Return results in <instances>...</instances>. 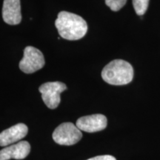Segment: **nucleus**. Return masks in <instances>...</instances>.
Returning a JSON list of instances; mask_svg holds the SVG:
<instances>
[{
  "instance_id": "nucleus-11",
  "label": "nucleus",
  "mask_w": 160,
  "mask_h": 160,
  "mask_svg": "<svg viewBox=\"0 0 160 160\" xmlns=\"http://www.w3.org/2000/svg\"><path fill=\"white\" fill-rule=\"evenodd\" d=\"M105 4L113 11H119L126 4L127 0H105Z\"/></svg>"
},
{
  "instance_id": "nucleus-8",
  "label": "nucleus",
  "mask_w": 160,
  "mask_h": 160,
  "mask_svg": "<svg viewBox=\"0 0 160 160\" xmlns=\"http://www.w3.org/2000/svg\"><path fill=\"white\" fill-rule=\"evenodd\" d=\"M2 18L5 23L11 25H16L21 22L20 0H4Z\"/></svg>"
},
{
  "instance_id": "nucleus-1",
  "label": "nucleus",
  "mask_w": 160,
  "mask_h": 160,
  "mask_svg": "<svg viewBox=\"0 0 160 160\" xmlns=\"http://www.w3.org/2000/svg\"><path fill=\"white\" fill-rule=\"evenodd\" d=\"M55 25L60 37L71 41L81 39L88 31L87 22L82 17L67 11L59 12Z\"/></svg>"
},
{
  "instance_id": "nucleus-4",
  "label": "nucleus",
  "mask_w": 160,
  "mask_h": 160,
  "mask_svg": "<svg viewBox=\"0 0 160 160\" xmlns=\"http://www.w3.org/2000/svg\"><path fill=\"white\" fill-rule=\"evenodd\" d=\"M45 64L43 53L34 47L28 46L24 50L23 58L19 62V68L25 73H33L42 68Z\"/></svg>"
},
{
  "instance_id": "nucleus-7",
  "label": "nucleus",
  "mask_w": 160,
  "mask_h": 160,
  "mask_svg": "<svg viewBox=\"0 0 160 160\" xmlns=\"http://www.w3.org/2000/svg\"><path fill=\"white\" fill-rule=\"evenodd\" d=\"M28 126L19 123L0 133V146H8L19 141L28 134Z\"/></svg>"
},
{
  "instance_id": "nucleus-3",
  "label": "nucleus",
  "mask_w": 160,
  "mask_h": 160,
  "mask_svg": "<svg viewBox=\"0 0 160 160\" xmlns=\"http://www.w3.org/2000/svg\"><path fill=\"white\" fill-rule=\"evenodd\" d=\"M53 139L61 145H73L77 144L82 137L80 130L71 122H64L54 130Z\"/></svg>"
},
{
  "instance_id": "nucleus-2",
  "label": "nucleus",
  "mask_w": 160,
  "mask_h": 160,
  "mask_svg": "<svg viewBox=\"0 0 160 160\" xmlns=\"http://www.w3.org/2000/svg\"><path fill=\"white\" fill-rule=\"evenodd\" d=\"M102 77L110 85H127L133 80V68L131 64L125 60L115 59L104 68Z\"/></svg>"
},
{
  "instance_id": "nucleus-10",
  "label": "nucleus",
  "mask_w": 160,
  "mask_h": 160,
  "mask_svg": "<svg viewBox=\"0 0 160 160\" xmlns=\"http://www.w3.org/2000/svg\"><path fill=\"white\" fill-rule=\"evenodd\" d=\"M149 0H133V5L136 13L139 16H142L147 11Z\"/></svg>"
},
{
  "instance_id": "nucleus-12",
  "label": "nucleus",
  "mask_w": 160,
  "mask_h": 160,
  "mask_svg": "<svg viewBox=\"0 0 160 160\" xmlns=\"http://www.w3.org/2000/svg\"><path fill=\"white\" fill-rule=\"evenodd\" d=\"M87 160H117L116 158L111 155H102V156H97V157L91 158Z\"/></svg>"
},
{
  "instance_id": "nucleus-9",
  "label": "nucleus",
  "mask_w": 160,
  "mask_h": 160,
  "mask_svg": "<svg viewBox=\"0 0 160 160\" xmlns=\"http://www.w3.org/2000/svg\"><path fill=\"white\" fill-rule=\"evenodd\" d=\"M30 151L31 145L27 141L19 142L15 145L2 149L0 151V160L23 159L28 156Z\"/></svg>"
},
{
  "instance_id": "nucleus-5",
  "label": "nucleus",
  "mask_w": 160,
  "mask_h": 160,
  "mask_svg": "<svg viewBox=\"0 0 160 160\" xmlns=\"http://www.w3.org/2000/svg\"><path fill=\"white\" fill-rule=\"evenodd\" d=\"M67 89L65 83L61 82H50L42 84L39 88L43 102L50 109H55L59 106L60 94Z\"/></svg>"
},
{
  "instance_id": "nucleus-6",
  "label": "nucleus",
  "mask_w": 160,
  "mask_h": 160,
  "mask_svg": "<svg viewBox=\"0 0 160 160\" xmlns=\"http://www.w3.org/2000/svg\"><path fill=\"white\" fill-rule=\"evenodd\" d=\"M107 118L102 114H93L80 117L76 125L80 131L94 133L102 131L107 127Z\"/></svg>"
}]
</instances>
